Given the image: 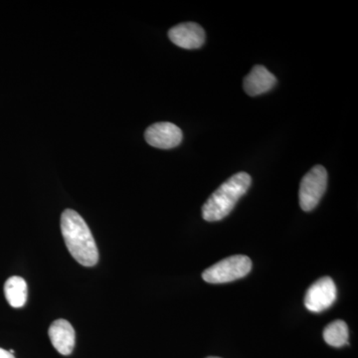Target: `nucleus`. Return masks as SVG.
Segmentation results:
<instances>
[{"mask_svg":"<svg viewBox=\"0 0 358 358\" xmlns=\"http://www.w3.org/2000/svg\"><path fill=\"white\" fill-rule=\"evenodd\" d=\"M327 186V171L322 166H313L301 181L299 199L303 211H312L324 196Z\"/></svg>","mask_w":358,"mask_h":358,"instance_id":"obj_4","label":"nucleus"},{"mask_svg":"<svg viewBox=\"0 0 358 358\" xmlns=\"http://www.w3.org/2000/svg\"><path fill=\"white\" fill-rule=\"evenodd\" d=\"M207 358H220V357H207Z\"/></svg>","mask_w":358,"mask_h":358,"instance_id":"obj_13","label":"nucleus"},{"mask_svg":"<svg viewBox=\"0 0 358 358\" xmlns=\"http://www.w3.org/2000/svg\"><path fill=\"white\" fill-rule=\"evenodd\" d=\"M277 79L272 73L264 66H254L251 72L244 79L245 92L249 96H256L267 93L274 88Z\"/></svg>","mask_w":358,"mask_h":358,"instance_id":"obj_9","label":"nucleus"},{"mask_svg":"<svg viewBox=\"0 0 358 358\" xmlns=\"http://www.w3.org/2000/svg\"><path fill=\"white\" fill-rule=\"evenodd\" d=\"M169 37L176 46L192 50L199 49L204 44L205 31L197 23H181L169 30Z\"/></svg>","mask_w":358,"mask_h":358,"instance_id":"obj_7","label":"nucleus"},{"mask_svg":"<svg viewBox=\"0 0 358 358\" xmlns=\"http://www.w3.org/2000/svg\"><path fill=\"white\" fill-rule=\"evenodd\" d=\"M61 231L71 255L85 267H93L99 261L95 239L82 216L72 209L61 215Z\"/></svg>","mask_w":358,"mask_h":358,"instance_id":"obj_1","label":"nucleus"},{"mask_svg":"<svg viewBox=\"0 0 358 358\" xmlns=\"http://www.w3.org/2000/svg\"><path fill=\"white\" fill-rule=\"evenodd\" d=\"M0 358H15L13 353L7 352L3 348H0Z\"/></svg>","mask_w":358,"mask_h":358,"instance_id":"obj_12","label":"nucleus"},{"mask_svg":"<svg viewBox=\"0 0 358 358\" xmlns=\"http://www.w3.org/2000/svg\"><path fill=\"white\" fill-rule=\"evenodd\" d=\"M49 338L55 350L62 355H69L75 348L74 327L66 320H57L49 327Z\"/></svg>","mask_w":358,"mask_h":358,"instance_id":"obj_8","label":"nucleus"},{"mask_svg":"<svg viewBox=\"0 0 358 358\" xmlns=\"http://www.w3.org/2000/svg\"><path fill=\"white\" fill-rule=\"evenodd\" d=\"M148 145L162 150H171L180 145L183 134L173 122H157L148 127L145 133Z\"/></svg>","mask_w":358,"mask_h":358,"instance_id":"obj_6","label":"nucleus"},{"mask_svg":"<svg viewBox=\"0 0 358 358\" xmlns=\"http://www.w3.org/2000/svg\"><path fill=\"white\" fill-rule=\"evenodd\" d=\"M251 183V176L243 171L231 176L205 202L202 217L208 222L222 220L229 215L238 200L248 192Z\"/></svg>","mask_w":358,"mask_h":358,"instance_id":"obj_2","label":"nucleus"},{"mask_svg":"<svg viewBox=\"0 0 358 358\" xmlns=\"http://www.w3.org/2000/svg\"><path fill=\"white\" fill-rule=\"evenodd\" d=\"M324 339L327 345L341 348L348 345V327L343 320H334L324 329Z\"/></svg>","mask_w":358,"mask_h":358,"instance_id":"obj_11","label":"nucleus"},{"mask_svg":"<svg viewBox=\"0 0 358 358\" xmlns=\"http://www.w3.org/2000/svg\"><path fill=\"white\" fill-rule=\"evenodd\" d=\"M4 294L9 305L13 308H22L27 301V284L23 278H9L4 285Z\"/></svg>","mask_w":358,"mask_h":358,"instance_id":"obj_10","label":"nucleus"},{"mask_svg":"<svg viewBox=\"0 0 358 358\" xmlns=\"http://www.w3.org/2000/svg\"><path fill=\"white\" fill-rule=\"evenodd\" d=\"M338 296L336 284L329 277L320 278L308 288L305 306L310 312L322 313L334 305Z\"/></svg>","mask_w":358,"mask_h":358,"instance_id":"obj_5","label":"nucleus"},{"mask_svg":"<svg viewBox=\"0 0 358 358\" xmlns=\"http://www.w3.org/2000/svg\"><path fill=\"white\" fill-rule=\"evenodd\" d=\"M252 261L244 255L231 256L204 271L202 279L210 284H224L246 277L251 272Z\"/></svg>","mask_w":358,"mask_h":358,"instance_id":"obj_3","label":"nucleus"}]
</instances>
